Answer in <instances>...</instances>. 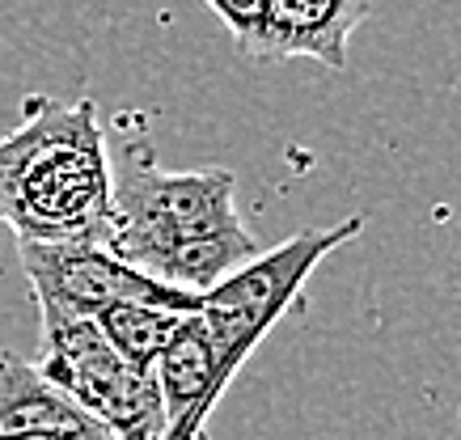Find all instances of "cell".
Returning <instances> with one entry per match:
<instances>
[{
	"label": "cell",
	"mask_w": 461,
	"mask_h": 440,
	"mask_svg": "<svg viewBox=\"0 0 461 440\" xmlns=\"http://www.w3.org/2000/svg\"><path fill=\"white\" fill-rule=\"evenodd\" d=\"M182 318H186V313L153 310V305H111V310H102L94 322L102 327L106 343L123 355L127 364L153 369L157 355L166 352V343L174 339V330L182 327Z\"/></svg>",
	"instance_id": "obj_9"
},
{
	"label": "cell",
	"mask_w": 461,
	"mask_h": 440,
	"mask_svg": "<svg viewBox=\"0 0 461 440\" xmlns=\"http://www.w3.org/2000/svg\"><path fill=\"white\" fill-rule=\"evenodd\" d=\"M161 407H166V436L161 440H208V419L221 402V382L212 369L208 339L199 330L195 313L182 318L174 339L153 364Z\"/></svg>",
	"instance_id": "obj_7"
},
{
	"label": "cell",
	"mask_w": 461,
	"mask_h": 440,
	"mask_svg": "<svg viewBox=\"0 0 461 440\" xmlns=\"http://www.w3.org/2000/svg\"><path fill=\"white\" fill-rule=\"evenodd\" d=\"M89 415L72 402L59 385H51L34 364L22 355H0V440H26V436H64L85 440L102 436Z\"/></svg>",
	"instance_id": "obj_8"
},
{
	"label": "cell",
	"mask_w": 461,
	"mask_h": 440,
	"mask_svg": "<svg viewBox=\"0 0 461 440\" xmlns=\"http://www.w3.org/2000/svg\"><path fill=\"white\" fill-rule=\"evenodd\" d=\"M373 9V0H267L263 22L250 56L263 59H288V56H313L326 68L348 64V39Z\"/></svg>",
	"instance_id": "obj_6"
},
{
	"label": "cell",
	"mask_w": 461,
	"mask_h": 440,
	"mask_svg": "<svg viewBox=\"0 0 461 440\" xmlns=\"http://www.w3.org/2000/svg\"><path fill=\"white\" fill-rule=\"evenodd\" d=\"M39 313H77L98 318L111 305H153L169 313H195V292L157 284L153 275L127 267L98 242H17Z\"/></svg>",
	"instance_id": "obj_5"
},
{
	"label": "cell",
	"mask_w": 461,
	"mask_h": 440,
	"mask_svg": "<svg viewBox=\"0 0 461 440\" xmlns=\"http://www.w3.org/2000/svg\"><path fill=\"white\" fill-rule=\"evenodd\" d=\"M34 369L114 440L166 436V407L153 369L127 364L94 318L42 313V360Z\"/></svg>",
	"instance_id": "obj_4"
},
{
	"label": "cell",
	"mask_w": 461,
	"mask_h": 440,
	"mask_svg": "<svg viewBox=\"0 0 461 440\" xmlns=\"http://www.w3.org/2000/svg\"><path fill=\"white\" fill-rule=\"evenodd\" d=\"M98 246L157 284L195 297L258 255V238L238 212L233 174L221 166L174 174L136 148L111 186Z\"/></svg>",
	"instance_id": "obj_1"
},
{
	"label": "cell",
	"mask_w": 461,
	"mask_h": 440,
	"mask_svg": "<svg viewBox=\"0 0 461 440\" xmlns=\"http://www.w3.org/2000/svg\"><path fill=\"white\" fill-rule=\"evenodd\" d=\"M360 229L364 216H348V220L326 229H301L276 250H258L250 263L229 271L221 284H212L199 297L195 322L208 339L221 390H229V382L241 373L254 347L267 339V330L301 297V288L309 284V275L318 271L321 258L335 255L339 246H348Z\"/></svg>",
	"instance_id": "obj_3"
},
{
	"label": "cell",
	"mask_w": 461,
	"mask_h": 440,
	"mask_svg": "<svg viewBox=\"0 0 461 440\" xmlns=\"http://www.w3.org/2000/svg\"><path fill=\"white\" fill-rule=\"evenodd\" d=\"M111 186L94 102L30 98L26 119L0 140V225L17 242H98Z\"/></svg>",
	"instance_id": "obj_2"
},
{
	"label": "cell",
	"mask_w": 461,
	"mask_h": 440,
	"mask_svg": "<svg viewBox=\"0 0 461 440\" xmlns=\"http://www.w3.org/2000/svg\"><path fill=\"white\" fill-rule=\"evenodd\" d=\"M208 4L224 17V22H229V30L238 34V47H250L254 43L267 0H208Z\"/></svg>",
	"instance_id": "obj_10"
}]
</instances>
